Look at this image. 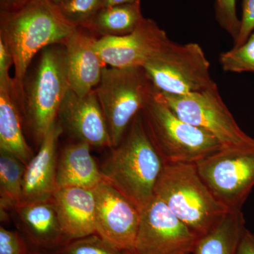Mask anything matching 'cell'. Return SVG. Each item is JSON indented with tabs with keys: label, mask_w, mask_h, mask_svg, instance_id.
Segmentation results:
<instances>
[{
	"label": "cell",
	"mask_w": 254,
	"mask_h": 254,
	"mask_svg": "<svg viewBox=\"0 0 254 254\" xmlns=\"http://www.w3.org/2000/svg\"><path fill=\"white\" fill-rule=\"evenodd\" d=\"M77 28L68 22L51 0H32L16 11L0 12V40L12 57L20 109L26 73L35 55L50 46H64Z\"/></svg>",
	"instance_id": "1"
},
{
	"label": "cell",
	"mask_w": 254,
	"mask_h": 254,
	"mask_svg": "<svg viewBox=\"0 0 254 254\" xmlns=\"http://www.w3.org/2000/svg\"><path fill=\"white\" fill-rule=\"evenodd\" d=\"M165 166L138 114L120 144L100 167L103 181L131 200L140 211L155 195V187Z\"/></svg>",
	"instance_id": "2"
},
{
	"label": "cell",
	"mask_w": 254,
	"mask_h": 254,
	"mask_svg": "<svg viewBox=\"0 0 254 254\" xmlns=\"http://www.w3.org/2000/svg\"><path fill=\"white\" fill-rule=\"evenodd\" d=\"M154 193L198 238L213 230L230 210L209 190L193 164L165 165Z\"/></svg>",
	"instance_id": "3"
},
{
	"label": "cell",
	"mask_w": 254,
	"mask_h": 254,
	"mask_svg": "<svg viewBox=\"0 0 254 254\" xmlns=\"http://www.w3.org/2000/svg\"><path fill=\"white\" fill-rule=\"evenodd\" d=\"M141 115L145 131L165 165H196L223 148L211 133L177 117L158 90L147 98Z\"/></svg>",
	"instance_id": "4"
},
{
	"label": "cell",
	"mask_w": 254,
	"mask_h": 254,
	"mask_svg": "<svg viewBox=\"0 0 254 254\" xmlns=\"http://www.w3.org/2000/svg\"><path fill=\"white\" fill-rule=\"evenodd\" d=\"M68 88L64 48L48 47L43 50L33 79L25 91L21 109L38 145L58 119Z\"/></svg>",
	"instance_id": "5"
},
{
	"label": "cell",
	"mask_w": 254,
	"mask_h": 254,
	"mask_svg": "<svg viewBox=\"0 0 254 254\" xmlns=\"http://www.w3.org/2000/svg\"><path fill=\"white\" fill-rule=\"evenodd\" d=\"M94 90L108 123L113 148L120 144L156 88L143 66H106Z\"/></svg>",
	"instance_id": "6"
},
{
	"label": "cell",
	"mask_w": 254,
	"mask_h": 254,
	"mask_svg": "<svg viewBox=\"0 0 254 254\" xmlns=\"http://www.w3.org/2000/svg\"><path fill=\"white\" fill-rule=\"evenodd\" d=\"M143 67L160 93L185 95L218 86L198 43L180 44L169 39Z\"/></svg>",
	"instance_id": "7"
},
{
	"label": "cell",
	"mask_w": 254,
	"mask_h": 254,
	"mask_svg": "<svg viewBox=\"0 0 254 254\" xmlns=\"http://www.w3.org/2000/svg\"><path fill=\"white\" fill-rule=\"evenodd\" d=\"M196 167L217 199L230 210H242L254 187V143L223 148Z\"/></svg>",
	"instance_id": "8"
},
{
	"label": "cell",
	"mask_w": 254,
	"mask_h": 254,
	"mask_svg": "<svg viewBox=\"0 0 254 254\" xmlns=\"http://www.w3.org/2000/svg\"><path fill=\"white\" fill-rule=\"evenodd\" d=\"M160 93L177 117L211 133L223 148L245 146L254 143V138L239 126L222 100L218 86L185 95Z\"/></svg>",
	"instance_id": "9"
},
{
	"label": "cell",
	"mask_w": 254,
	"mask_h": 254,
	"mask_svg": "<svg viewBox=\"0 0 254 254\" xmlns=\"http://www.w3.org/2000/svg\"><path fill=\"white\" fill-rule=\"evenodd\" d=\"M198 240L163 200L154 195L141 210L132 250L136 254H191Z\"/></svg>",
	"instance_id": "10"
},
{
	"label": "cell",
	"mask_w": 254,
	"mask_h": 254,
	"mask_svg": "<svg viewBox=\"0 0 254 254\" xmlns=\"http://www.w3.org/2000/svg\"><path fill=\"white\" fill-rule=\"evenodd\" d=\"M94 192L96 234L120 250H132L139 226V209L106 182Z\"/></svg>",
	"instance_id": "11"
},
{
	"label": "cell",
	"mask_w": 254,
	"mask_h": 254,
	"mask_svg": "<svg viewBox=\"0 0 254 254\" xmlns=\"http://www.w3.org/2000/svg\"><path fill=\"white\" fill-rule=\"evenodd\" d=\"M170 38L151 18H143L133 33L124 36L102 37L95 42L97 53L107 66H143Z\"/></svg>",
	"instance_id": "12"
},
{
	"label": "cell",
	"mask_w": 254,
	"mask_h": 254,
	"mask_svg": "<svg viewBox=\"0 0 254 254\" xmlns=\"http://www.w3.org/2000/svg\"><path fill=\"white\" fill-rule=\"evenodd\" d=\"M58 120L77 141L91 147L112 148L108 123L95 90L81 96L68 88Z\"/></svg>",
	"instance_id": "13"
},
{
	"label": "cell",
	"mask_w": 254,
	"mask_h": 254,
	"mask_svg": "<svg viewBox=\"0 0 254 254\" xmlns=\"http://www.w3.org/2000/svg\"><path fill=\"white\" fill-rule=\"evenodd\" d=\"M10 212L30 250L57 252L69 242L60 225L53 200L20 203Z\"/></svg>",
	"instance_id": "14"
},
{
	"label": "cell",
	"mask_w": 254,
	"mask_h": 254,
	"mask_svg": "<svg viewBox=\"0 0 254 254\" xmlns=\"http://www.w3.org/2000/svg\"><path fill=\"white\" fill-rule=\"evenodd\" d=\"M64 129L58 119L50 127L36 155L26 165L21 203L51 200L57 187L58 141Z\"/></svg>",
	"instance_id": "15"
},
{
	"label": "cell",
	"mask_w": 254,
	"mask_h": 254,
	"mask_svg": "<svg viewBox=\"0 0 254 254\" xmlns=\"http://www.w3.org/2000/svg\"><path fill=\"white\" fill-rule=\"evenodd\" d=\"M97 39L86 28L78 27L64 45L69 88L81 96L98 86L107 66L95 50Z\"/></svg>",
	"instance_id": "16"
},
{
	"label": "cell",
	"mask_w": 254,
	"mask_h": 254,
	"mask_svg": "<svg viewBox=\"0 0 254 254\" xmlns=\"http://www.w3.org/2000/svg\"><path fill=\"white\" fill-rule=\"evenodd\" d=\"M52 200L64 234L68 240L96 234L94 190L80 187L57 189Z\"/></svg>",
	"instance_id": "17"
},
{
	"label": "cell",
	"mask_w": 254,
	"mask_h": 254,
	"mask_svg": "<svg viewBox=\"0 0 254 254\" xmlns=\"http://www.w3.org/2000/svg\"><path fill=\"white\" fill-rule=\"evenodd\" d=\"M91 146L76 141L64 145L58 154L57 187H80L94 190L103 177L91 153Z\"/></svg>",
	"instance_id": "18"
},
{
	"label": "cell",
	"mask_w": 254,
	"mask_h": 254,
	"mask_svg": "<svg viewBox=\"0 0 254 254\" xmlns=\"http://www.w3.org/2000/svg\"><path fill=\"white\" fill-rule=\"evenodd\" d=\"M0 149L13 153L26 165L34 156L23 135L14 83L0 86Z\"/></svg>",
	"instance_id": "19"
},
{
	"label": "cell",
	"mask_w": 254,
	"mask_h": 254,
	"mask_svg": "<svg viewBox=\"0 0 254 254\" xmlns=\"http://www.w3.org/2000/svg\"><path fill=\"white\" fill-rule=\"evenodd\" d=\"M141 0L105 6L83 27L97 38L124 36L133 33L143 21Z\"/></svg>",
	"instance_id": "20"
},
{
	"label": "cell",
	"mask_w": 254,
	"mask_h": 254,
	"mask_svg": "<svg viewBox=\"0 0 254 254\" xmlns=\"http://www.w3.org/2000/svg\"><path fill=\"white\" fill-rule=\"evenodd\" d=\"M246 230L242 210H229L213 230L198 238L193 254H237Z\"/></svg>",
	"instance_id": "21"
},
{
	"label": "cell",
	"mask_w": 254,
	"mask_h": 254,
	"mask_svg": "<svg viewBox=\"0 0 254 254\" xmlns=\"http://www.w3.org/2000/svg\"><path fill=\"white\" fill-rule=\"evenodd\" d=\"M26 165L13 153L0 149V203L1 215L11 211L22 199Z\"/></svg>",
	"instance_id": "22"
},
{
	"label": "cell",
	"mask_w": 254,
	"mask_h": 254,
	"mask_svg": "<svg viewBox=\"0 0 254 254\" xmlns=\"http://www.w3.org/2000/svg\"><path fill=\"white\" fill-rule=\"evenodd\" d=\"M219 61L226 72H254V31L242 46L222 53Z\"/></svg>",
	"instance_id": "23"
},
{
	"label": "cell",
	"mask_w": 254,
	"mask_h": 254,
	"mask_svg": "<svg viewBox=\"0 0 254 254\" xmlns=\"http://www.w3.org/2000/svg\"><path fill=\"white\" fill-rule=\"evenodd\" d=\"M57 252L59 254H125V251L112 245L98 234L69 241Z\"/></svg>",
	"instance_id": "24"
},
{
	"label": "cell",
	"mask_w": 254,
	"mask_h": 254,
	"mask_svg": "<svg viewBox=\"0 0 254 254\" xmlns=\"http://www.w3.org/2000/svg\"><path fill=\"white\" fill-rule=\"evenodd\" d=\"M104 4V0H67L58 5L62 14L76 27H83Z\"/></svg>",
	"instance_id": "25"
},
{
	"label": "cell",
	"mask_w": 254,
	"mask_h": 254,
	"mask_svg": "<svg viewBox=\"0 0 254 254\" xmlns=\"http://www.w3.org/2000/svg\"><path fill=\"white\" fill-rule=\"evenodd\" d=\"M215 17L220 26L233 38H238L241 21L237 13V0H215Z\"/></svg>",
	"instance_id": "26"
},
{
	"label": "cell",
	"mask_w": 254,
	"mask_h": 254,
	"mask_svg": "<svg viewBox=\"0 0 254 254\" xmlns=\"http://www.w3.org/2000/svg\"><path fill=\"white\" fill-rule=\"evenodd\" d=\"M29 247L18 230L0 227V254H27Z\"/></svg>",
	"instance_id": "27"
},
{
	"label": "cell",
	"mask_w": 254,
	"mask_h": 254,
	"mask_svg": "<svg viewBox=\"0 0 254 254\" xmlns=\"http://www.w3.org/2000/svg\"><path fill=\"white\" fill-rule=\"evenodd\" d=\"M240 33L234 48L242 46L254 31V0H243Z\"/></svg>",
	"instance_id": "28"
},
{
	"label": "cell",
	"mask_w": 254,
	"mask_h": 254,
	"mask_svg": "<svg viewBox=\"0 0 254 254\" xmlns=\"http://www.w3.org/2000/svg\"><path fill=\"white\" fill-rule=\"evenodd\" d=\"M13 59L4 43L0 40V86L12 84L14 79L10 76L9 70Z\"/></svg>",
	"instance_id": "29"
},
{
	"label": "cell",
	"mask_w": 254,
	"mask_h": 254,
	"mask_svg": "<svg viewBox=\"0 0 254 254\" xmlns=\"http://www.w3.org/2000/svg\"><path fill=\"white\" fill-rule=\"evenodd\" d=\"M237 254H254V233L246 230Z\"/></svg>",
	"instance_id": "30"
},
{
	"label": "cell",
	"mask_w": 254,
	"mask_h": 254,
	"mask_svg": "<svg viewBox=\"0 0 254 254\" xmlns=\"http://www.w3.org/2000/svg\"><path fill=\"white\" fill-rule=\"evenodd\" d=\"M32 0H0V12H11L23 8Z\"/></svg>",
	"instance_id": "31"
},
{
	"label": "cell",
	"mask_w": 254,
	"mask_h": 254,
	"mask_svg": "<svg viewBox=\"0 0 254 254\" xmlns=\"http://www.w3.org/2000/svg\"><path fill=\"white\" fill-rule=\"evenodd\" d=\"M140 1V0H104L103 7H105V6H113V5L136 2V1Z\"/></svg>",
	"instance_id": "32"
},
{
	"label": "cell",
	"mask_w": 254,
	"mask_h": 254,
	"mask_svg": "<svg viewBox=\"0 0 254 254\" xmlns=\"http://www.w3.org/2000/svg\"><path fill=\"white\" fill-rule=\"evenodd\" d=\"M27 254H59L58 252H44V251H38L34 250H28Z\"/></svg>",
	"instance_id": "33"
},
{
	"label": "cell",
	"mask_w": 254,
	"mask_h": 254,
	"mask_svg": "<svg viewBox=\"0 0 254 254\" xmlns=\"http://www.w3.org/2000/svg\"><path fill=\"white\" fill-rule=\"evenodd\" d=\"M55 4L59 5L60 4H63V3L65 2V1H67V0H51Z\"/></svg>",
	"instance_id": "34"
},
{
	"label": "cell",
	"mask_w": 254,
	"mask_h": 254,
	"mask_svg": "<svg viewBox=\"0 0 254 254\" xmlns=\"http://www.w3.org/2000/svg\"><path fill=\"white\" fill-rule=\"evenodd\" d=\"M125 254H135V252H133V251L132 250L125 251Z\"/></svg>",
	"instance_id": "35"
}]
</instances>
